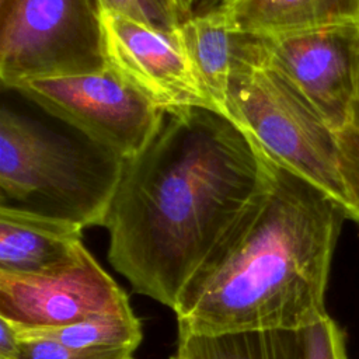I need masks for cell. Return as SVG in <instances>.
I'll return each instance as SVG.
<instances>
[{
    "label": "cell",
    "instance_id": "obj_1",
    "mask_svg": "<svg viewBox=\"0 0 359 359\" xmlns=\"http://www.w3.org/2000/svg\"><path fill=\"white\" fill-rule=\"evenodd\" d=\"M272 161L229 116L165 115L125 160L104 227L107 258L130 289L174 311L185 286L268 189Z\"/></svg>",
    "mask_w": 359,
    "mask_h": 359
},
{
    "label": "cell",
    "instance_id": "obj_2",
    "mask_svg": "<svg viewBox=\"0 0 359 359\" xmlns=\"http://www.w3.org/2000/svg\"><path fill=\"white\" fill-rule=\"evenodd\" d=\"M345 219L323 191L272 161L268 189L181 293L177 330H303L328 314L325 293Z\"/></svg>",
    "mask_w": 359,
    "mask_h": 359
},
{
    "label": "cell",
    "instance_id": "obj_3",
    "mask_svg": "<svg viewBox=\"0 0 359 359\" xmlns=\"http://www.w3.org/2000/svg\"><path fill=\"white\" fill-rule=\"evenodd\" d=\"M123 164L90 142H72L1 107L0 208L104 227Z\"/></svg>",
    "mask_w": 359,
    "mask_h": 359
},
{
    "label": "cell",
    "instance_id": "obj_4",
    "mask_svg": "<svg viewBox=\"0 0 359 359\" xmlns=\"http://www.w3.org/2000/svg\"><path fill=\"white\" fill-rule=\"evenodd\" d=\"M226 116L271 161L313 184L345 212L337 132L280 72L265 62L238 67L230 80Z\"/></svg>",
    "mask_w": 359,
    "mask_h": 359
},
{
    "label": "cell",
    "instance_id": "obj_5",
    "mask_svg": "<svg viewBox=\"0 0 359 359\" xmlns=\"http://www.w3.org/2000/svg\"><path fill=\"white\" fill-rule=\"evenodd\" d=\"M108 67L95 0H10L0 8V81L14 90L32 79Z\"/></svg>",
    "mask_w": 359,
    "mask_h": 359
},
{
    "label": "cell",
    "instance_id": "obj_6",
    "mask_svg": "<svg viewBox=\"0 0 359 359\" xmlns=\"http://www.w3.org/2000/svg\"><path fill=\"white\" fill-rule=\"evenodd\" d=\"M77 129L91 144L122 158L137 156L161 128L165 114L112 69L32 79L15 88Z\"/></svg>",
    "mask_w": 359,
    "mask_h": 359
},
{
    "label": "cell",
    "instance_id": "obj_7",
    "mask_svg": "<svg viewBox=\"0 0 359 359\" xmlns=\"http://www.w3.org/2000/svg\"><path fill=\"white\" fill-rule=\"evenodd\" d=\"M100 17L108 67L165 115L194 108L219 112L194 70L178 29H157L107 10H100Z\"/></svg>",
    "mask_w": 359,
    "mask_h": 359
},
{
    "label": "cell",
    "instance_id": "obj_8",
    "mask_svg": "<svg viewBox=\"0 0 359 359\" xmlns=\"http://www.w3.org/2000/svg\"><path fill=\"white\" fill-rule=\"evenodd\" d=\"M262 62L280 72L338 132L359 86V27L259 36Z\"/></svg>",
    "mask_w": 359,
    "mask_h": 359
},
{
    "label": "cell",
    "instance_id": "obj_9",
    "mask_svg": "<svg viewBox=\"0 0 359 359\" xmlns=\"http://www.w3.org/2000/svg\"><path fill=\"white\" fill-rule=\"evenodd\" d=\"M129 307L128 293L88 250L43 275L0 273V318L17 328H56Z\"/></svg>",
    "mask_w": 359,
    "mask_h": 359
},
{
    "label": "cell",
    "instance_id": "obj_10",
    "mask_svg": "<svg viewBox=\"0 0 359 359\" xmlns=\"http://www.w3.org/2000/svg\"><path fill=\"white\" fill-rule=\"evenodd\" d=\"M79 224L0 208V273L43 275L74 264L87 250Z\"/></svg>",
    "mask_w": 359,
    "mask_h": 359
},
{
    "label": "cell",
    "instance_id": "obj_11",
    "mask_svg": "<svg viewBox=\"0 0 359 359\" xmlns=\"http://www.w3.org/2000/svg\"><path fill=\"white\" fill-rule=\"evenodd\" d=\"M178 31L201 84L219 112L226 115L234 72L245 63L262 62L259 36L236 29L215 6L192 14Z\"/></svg>",
    "mask_w": 359,
    "mask_h": 359
},
{
    "label": "cell",
    "instance_id": "obj_12",
    "mask_svg": "<svg viewBox=\"0 0 359 359\" xmlns=\"http://www.w3.org/2000/svg\"><path fill=\"white\" fill-rule=\"evenodd\" d=\"M236 29L279 36L331 27H359V0H215Z\"/></svg>",
    "mask_w": 359,
    "mask_h": 359
},
{
    "label": "cell",
    "instance_id": "obj_13",
    "mask_svg": "<svg viewBox=\"0 0 359 359\" xmlns=\"http://www.w3.org/2000/svg\"><path fill=\"white\" fill-rule=\"evenodd\" d=\"M168 359H304L302 330L196 334L177 330Z\"/></svg>",
    "mask_w": 359,
    "mask_h": 359
},
{
    "label": "cell",
    "instance_id": "obj_14",
    "mask_svg": "<svg viewBox=\"0 0 359 359\" xmlns=\"http://www.w3.org/2000/svg\"><path fill=\"white\" fill-rule=\"evenodd\" d=\"M15 330L20 338H49L77 348L102 351L136 352L143 339L142 320L132 307L100 313L56 328Z\"/></svg>",
    "mask_w": 359,
    "mask_h": 359
},
{
    "label": "cell",
    "instance_id": "obj_15",
    "mask_svg": "<svg viewBox=\"0 0 359 359\" xmlns=\"http://www.w3.org/2000/svg\"><path fill=\"white\" fill-rule=\"evenodd\" d=\"M339 149V170L345 188L346 219L359 223V86L352 114L342 129L337 132Z\"/></svg>",
    "mask_w": 359,
    "mask_h": 359
},
{
    "label": "cell",
    "instance_id": "obj_16",
    "mask_svg": "<svg viewBox=\"0 0 359 359\" xmlns=\"http://www.w3.org/2000/svg\"><path fill=\"white\" fill-rule=\"evenodd\" d=\"M100 10L121 14L144 25L175 31L185 21L174 0H95Z\"/></svg>",
    "mask_w": 359,
    "mask_h": 359
},
{
    "label": "cell",
    "instance_id": "obj_17",
    "mask_svg": "<svg viewBox=\"0 0 359 359\" xmlns=\"http://www.w3.org/2000/svg\"><path fill=\"white\" fill-rule=\"evenodd\" d=\"M10 359H135V352L77 348L49 338H21Z\"/></svg>",
    "mask_w": 359,
    "mask_h": 359
},
{
    "label": "cell",
    "instance_id": "obj_18",
    "mask_svg": "<svg viewBox=\"0 0 359 359\" xmlns=\"http://www.w3.org/2000/svg\"><path fill=\"white\" fill-rule=\"evenodd\" d=\"M302 332L304 359H348L344 331L330 314L303 328Z\"/></svg>",
    "mask_w": 359,
    "mask_h": 359
},
{
    "label": "cell",
    "instance_id": "obj_19",
    "mask_svg": "<svg viewBox=\"0 0 359 359\" xmlns=\"http://www.w3.org/2000/svg\"><path fill=\"white\" fill-rule=\"evenodd\" d=\"M180 8V11L182 13L184 18H189L192 15V6L195 4L196 0H174Z\"/></svg>",
    "mask_w": 359,
    "mask_h": 359
},
{
    "label": "cell",
    "instance_id": "obj_20",
    "mask_svg": "<svg viewBox=\"0 0 359 359\" xmlns=\"http://www.w3.org/2000/svg\"><path fill=\"white\" fill-rule=\"evenodd\" d=\"M8 3H10V0H0V8L6 7Z\"/></svg>",
    "mask_w": 359,
    "mask_h": 359
}]
</instances>
